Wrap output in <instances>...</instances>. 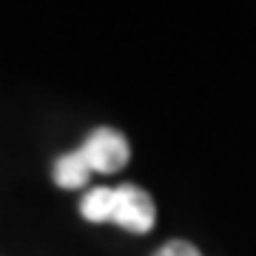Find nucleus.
<instances>
[{
  "label": "nucleus",
  "instance_id": "obj_3",
  "mask_svg": "<svg viewBox=\"0 0 256 256\" xmlns=\"http://www.w3.org/2000/svg\"><path fill=\"white\" fill-rule=\"evenodd\" d=\"M52 174H54V182L66 191H77L82 185L88 182V176H92V168L86 165L80 151H68V154L57 156L54 168H52Z\"/></svg>",
  "mask_w": 256,
  "mask_h": 256
},
{
  "label": "nucleus",
  "instance_id": "obj_4",
  "mask_svg": "<svg viewBox=\"0 0 256 256\" xmlns=\"http://www.w3.org/2000/svg\"><path fill=\"white\" fill-rule=\"evenodd\" d=\"M154 256H202L191 242H185V239H174V242H168L156 250Z\"/></svg>",
  "mask_w": 256,
  "mask_h": 256
},
{
  "label": "nucleus",
  "instance_id": "obj_2",
  "mask_svg": "<svg viewBox=\"0 0 256 256\" xmlns=\"http://www.w3.org/2000/svg\"><path fill=\"white\" fill-rule=\"evenodd\" d=\"M86 160V165L92 168V174H117L120 168H126L131 160V148L128 140L108 126H100L97 131L88 134V140L77 148Z\"/></svg>",
  "mask_w": 256,
  "mask_h": 256
},
{
  "label": "nucleus",
  "instance_id": "obj_1",
  "mask_svg": "<svg viewBox=\"0 0 256 256\" xmlns=\"http://www.w3.org/2000/svg\"><path fill=\"white\" fill-rule=\"evenodd\" d=\"M80 214L86 222H114L131 234H148L156 222L151 194L131 182L120 188H92L80 202Z\"/></svg>",
  "mask_w": 256,
  "mask_h": 256
}]
</instances>
